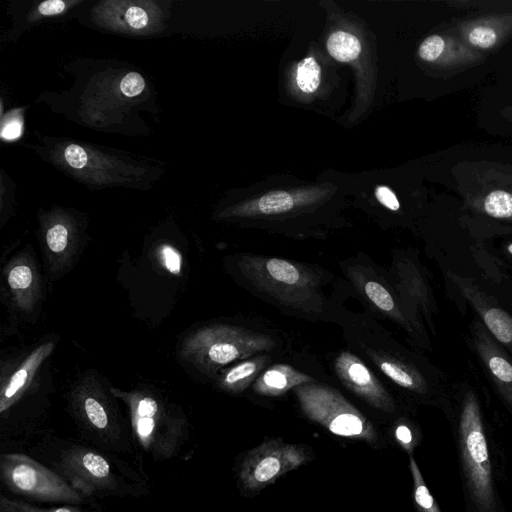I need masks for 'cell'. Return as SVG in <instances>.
<instances>
[{"instance_id":"cell-20","label":"cell","mask_w":512,"mask_h":512,"mask_svg":"<svg viewBox=\"0 0 512 512\" xmlns=\"http://www.w3.org/2000/svg\"><path fill=\"white\" fill-rule=\"evenodd\" d=\"M410 467L414 478V498L416 503L421 509L427 512H436V510L434 509L435 504L433 497L431 496V494L428 491V488L424 484L419 469L412 457L410 458Z\"/></svg>"},{"instance_id":"cell-25","label":"cell","mask_w":512,"mask_h":512,"mask_svg":"<svg viewBox=\"0 0 512 512\" xmlns=\"http://www.w3.org/2000/svg\"><path fill=\"white\" fill-rule=\"evenodd\" d=\"M145 88L144 78L136 72L127 73L121 80L120 90L127 97H134L142 93Z\"/></svg>"},{"instance_id":"cell-24","label":"cell","mask_w":512,"mask_h":512,"mask_svg":"<svg viewBox=\"0 0 512 512\" xmlns=\"http://www.w3.org/2000/svg\"><path fill=\"white\" fill-rule=\"evenodd\" d=\"M46 241L51 251L62 252L68 243L67 228L62 224H55L47 231Z\"/></svg>"},{"instance_id":"cell-26","label":"cell","mask_w":512,"mask_h":512,"mask_svg":"<svg viewBox=\"0 0 512 512\" xmlns=\"http://www.w3.org/2000/svg\"><path fill=\"white\" fill-rule=\"evenodd\" d=\"M32 281V271L26 265H17L8 275V283L12 289H25Z\"/></svg>"},{"instance_id":"cell-23","label":"cell","mask_w":512,"mask_h":512,"mask_svg":"<svg viewBox=\"0 0 512 512\" xmlns=\"http://www.w3.org/2000/svg\"><path fill=\"white\" fill-rule=\"evenodd\" d=\"M468 41L480 48H490L497 41V33L488 26H475L468 33Z\"/></svg>"},{"instance_id":"cell-13","label":"cell","mask_w":512,"mask_h":512,"mask_svg":"<svg viewBox=\"0 0 512 512\" xmlns=\"http://www.w3.org/2000/svg\"><path fill=\"white\" fill-rule=\"evenodd\" d=\"M53 345L51 343L39 347L23 365L13 374L7 385L0 403V411L3 412L9 405L13 397L24 387L30 373L34 372L39 363L50 353Z\"/></svg>"},{"instance_id":"cell-15","label":"cell","mask_w":512,"mask_h":512,"mask_svg":"<svg viewBox=\"0 0 512 512\" xmlns=\"http://www.w3.org/2000/svg\"><path fill=\"white\" fill-rule=\"evenodd\" d=\"M329 54L340 62H350L358 57L361 44L356 36L345 31L332 33L327 40Z\"/></svg>"},{"instance_id":"cell-33","label":"cell","mask_w":512,"mask_h":512,"mask_svg":"<svg viewBox=\"0 0 512 512\" xmlns=\"http://www.w3.org/2000/svg\"><path fill=\"white\" fill-rule=\"evenodd\" d=\"M393 432L396 440L401 445H403L404 447H408L409 449V446L413 441L412 432L410 428L404 423H398L397 425H395Z\"/></svg>"},{"instance_id":"cell-16","label":"cell","mask_w":512,"mask_h":512,"mask_svg":"<svg viewBox=\"0 0 512 512\" xmlns=\"http://www.w3.org/2000/svg\"><path fill=\"white\" fill-rule=\"evenodd\" d=\"M321 69L313 57L302 59L297 65L296 83L304 93H313L320 84Z\"/></svg>"},{"instance_id":"cell-7","label":"cell","mask_w":512,"mask_h":512,"mask_svg":"<svg viewBox=\"0 0 512 512\" xmlns=\"http://www.w3.org/2000/svg\"><path fill=\"white\" fill-rule=\"evenodd\" d=\"M331 381L324 362L294 347L282 352L255 380L247 396L258 400L278 399L300 385Z\"/></svg>"},{"instance_id":"cell-21","label":"cell","mask_w":512,"mask_h":512,"mask_svg":"<svg viewBox=\"0 0 512 512\" xmlns=\"http://www.w3.org/2000/svg\"><path fill=\"white\" fill-rule=\"evenodd\" d=\"M84 411L89 422L98 430L104 431L109 425L108 414L103 405L93 397L86 398Z\"/></svg>"},{"instance_id":"cell-19","label":"cell","mask_w":512,"mask_h":512,"mask_svg":"<svg viewBox=\"0 0 512 512\" xmlns=\"http://www.w3.org/2000/svg\"><path fill=\"white\" fill-rule=\"evenodd\" d=\"M0 512H86L76 507L39 508L4 495L0 498Z\"/></svg>"},{"instance_id":"cell-12","label":"cell","mask_w":512,"mask_h":512,"mask_svg":"<svg viewBox=\"0 0 512 512\" xmlns=\"http://www.w3.org/2000/svg\"><path fill=\"white\" fill-rule=\"evenodd\" d=\"M158 409V403L154 398L140 399L134 409L133 424L138 440L145 449L165 453L160 434L157 431Z\"/></svg>"},{"instance_id":"cell-28","label":"cell","mask_w":512,"mask_h":512,"mask_svg":"<svg viewBox=\"0 0 512 512\" xmlns=\"http://www.w3.org/2000/svg\"><path fill=\"white\" fill-rule=\"evenodd\" d=\"M377 201L387 210L397 212L400 209V202L394 192L387 186H378L375 189Z\"/></svg>"},{"instance_id":"cell-10","label":"cell","mask_w":512,"mask_h":512,"mask_svg":"<svg viewBox=\"0 0 512 512\" xmlns=\"http://www.w3.org/2000/svg\"><path fill=\"white\" fill-rule=\"evenodd\" d=\"M284 351L256 354L228 366L219 372L218 386L233 395H246L259 375Z\"/></svg>"},{"instance_id":"cell-18","label":"cell","mask_w":512,"mask_h":512,"mask_svg":"<svg viewBox=\"0 0 512 512\" xmlns=\"http://www.w3.org/2000/svg\"><path fill=\"white\" fill-rule=\"evenodd\" d=\"M485 211L496 218H507L512 216V194L495 190L489 193L484 200Z\"/></svg>"},{"instance_id":"cell-31","label":"cell","mask_w":512,"mask_h":512,"mask_svg":"<svg viewBox=\"0 0 512 512\" xmlns=\"http://www.w3.org/2000/svg\"><path fill=\"white\" fill-rule=\"evenodd\" d=\"M67 4L61 0L44 1L38 6V12L43 16H51L62 13Z\"/></svg>"},{"instance_id":"cell-29","label":"cell","mask_w":512,"mask_h":512,"mask_svg":"<svg viewBox=\"0 0 512 512\" xmlns=\"http://www.w3.org/2000/svg\"><path fill=\"white\" fill-rule=\"evenodd\" d=\"M161 256L165 267L173 274H179L181 271V255L170 245H163L161 247Z\"/></svg>"},{"instance_id":"cell-17","label":"cell","mask_w":512,"mask_h":512,"mask_svg":"<svg viewBox=\"0 0 512 512\" xmlns=\"http://www.w3.org/2000/svg\"><path fill=\"white\" fill-rule=\"evenodd\" d=\"M484 321L499 341L504 343L512 341V317L508 313L492 308L485 313Z\"/></svg>"},{"instance_id":"cell-22","label":"cell","mask_w":512,"mask_h":512,"mask_svg":"<svg viewBox=\"0 0 512 512\" xmlns=\"http://www.w3.org/2000/svg\"><path fill=\"white\" fill-rule=\"evenodd\" d=\"M445 49V40L439 35H431L420 44L418 53L421 59L432 62L439 59Z\"/></svg>"},{"instance_id":"cell-5","label":"cell","mask_w":512,"mask_h":512,"mask_svg":"<svg viewBox=\"0 0 512 512\" xmlns=\"http://www.w3.org/2000/svg\"><path fill=\"white\" fill-rule=\"evenodd\" d=\"M324 363L334 385L381 418H392L398 403L386 381L349 348L329 352Z\"/></svg>"},{"instance_id":"cell-4","label":"cell","mask_w":512,"mask_h":512,"mask_svg":"<svg viewBox=\"0 0 512 512\" xmlns=\"http://www.w3.org/2000/svg\"><path fill=\"white\" fill-rule=\"evenodd\" d=\"M354 296L377 320L387 319L408 328L406 307L389 281L384 267L359 251L338 262Z\"/></svg>"},{"instance_id":"cell-6","label":"cell","mask_w":512,"mask_h":512,"mask_svg":"<svg viewBox=\"0 0 512 512\" xmlns=\"http://www.w3.org/2000/svg\"><path fill=\"white\" fill-rule=\"evenodd\" d=\"M314 457L307 445L289 444L280 438L266 439L246 452L241 461L238 471L240 487L249 492L260 491Z\"/></svg>"},{"instance_id":"cell-9","label":"cell","mask_w":512,"mask_h":512,"mask_svg":"<svg viewBox=\"0 0 512 512\" xmlns=\"http://www.w3.org/2000/svg\"><path fill=\"white\" fill-rule=\"evenodd\" d=\"M63 465L75 488L80 484L81 488L88 491V488L110 486L112 483L109 463L92 451H73L66 457Z\"/></svg>"},{"instance_id":"cell-32","label":"cell","mask_w":512,"mask_h":512,"mask_svg":"<svg viewBox=\"0 0 512 512\" xmlns=\"http://www.w3.org/2000/svg\"><path fill=\"white\" fill-rule=\"evenodd\" d=\"M22 133V123L20 120L13 118L7 121L1 131V136L5 140H14L19 138Z\"/></svg>"},{"instance_id":"cell-3","label":"cell","mask_w":512,"mask_h":512,"mask_svg":"<svg viewBox=\"0 0 512 512\" xmlns=\"http://www.w3.org/2000/svg\"><path fill=\"white\" fill-rule=\"evenodd\" d=\"M301 413L331 434L380 447L384 438L374 422L331 381H317L292 391Z\"/></svg>"},{"instance_id":"cell-1","label":"cell","mask_w":512,"mask_h":512,"mask_svg":"<svg viewBox=\"0 0 512 512\" xmlns=\"http://www.w3.org/2000/svg\"><path fill=\"white\" fill-rule=\"evenodd\" d=\"M229 272L250 295L281 314L311 323L333 324L336 311L354 295L343 277L311 262L239 252Z\"/></svg>"},{"instance_id":"cell-11","label":"cell","mask_w":512,"mask_h":512,"mask_svg":"<svg viewBox=\"0 0 512 512\" xmlns=\"http://www.w3.org/2000/svg\"><path fill=\"white\" fill-rule=\"evenodd\" d=\"M464 456L470 465L472 480L480 495H490V465L486 439L479 426L465 432Z\"/></svg>"},{"instance_id":"cell-34","label":"cell","mask_w":512,"mask_h":512,"mask_svg":"<svg viewBox=\"0 0 512 512\" xmlns=\"http://www.w3.org/2000/svg\"><path fill=\"white\" fill-rule=\"evenodd\" d=\"M508 249H509V252H511V253H512V244L509 246V248H508Z\"/></svg>"},{"instance_id":"cell-30","label":"cell","mask_w":512,"mask_h":512,"mask_svg":"<svg viewBox=\"0 0 512 512\" xmlns=\"http://www.w3.org/2000/svg\"><path fill=\"white\" fill-rule=\"evenodd\" d=\"M489 367L493 374L505 382L512 381V366L502 357H492L489 360Z\"/></svg>"},{"instance_id":"cell-2","label":"cell","mask_w":512,"mask_h":512,"mask_svg":"<svg viewBox=\"0 0 512 512\" xmlns=\"http://www.w3.org/2000/svg\"><path fill=\"white\" fill-rule=\"evenodd\" d=\"M290 347L284 331L256 317L211 324L200 330L191 343L196 361L211 374L250 356Z\"/></svg>"},{"instance_id":"cell-27","label":"cell","mask_w":512,"mask_h":512,"mask_svg":"<svg viewBox=\"0 0 512 512\" xmlns=\"http://www.w3.org/2000/svg\"><path fill=\"white\" fill-rule=\"evenodd\" d=\"M64 157L66 163L76 169L83 168L88 160L84 148L76 144H70L64 149Z\"/></svg>"},{"instance_id":"cell-8","label":"cell","mask_w":512,"mask_h":512,"mask_svg":"<svg viewBox=\"0 0 512 512\" xmlns=\"http://www.w3.org/2000/svg\"><path fill=\"white\" fill-rule=\"evenodd\" d=\"M0 471L3 482L17 494L43 501L75 503L82 500L73 485L25 455L3 454Z\"/></svg>"},{"instance_id":"cell-14","label":"cell","mask_w":512,"mask_h":512,"mask_svg":"<svg viewBox=\"0 0 512 512\" xmlns=\"http://www.w3.org/2000/svg\"><path fill=\"white\" fill-rule=\"evenodd\" d=\"M113 23L129 30H144L150 25V14L142 6L135 3H111Z\"/></svg>"}]
</instances>
